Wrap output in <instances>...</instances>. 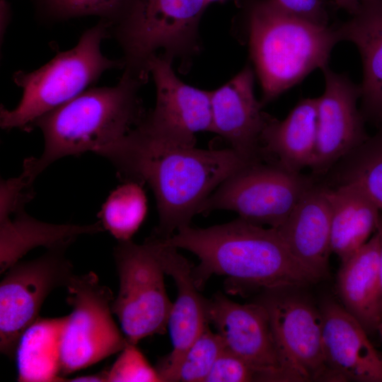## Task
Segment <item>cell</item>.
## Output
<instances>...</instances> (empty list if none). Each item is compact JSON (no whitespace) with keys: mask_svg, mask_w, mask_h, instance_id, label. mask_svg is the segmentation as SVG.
I'll return each mask as SVG.
<instances>
[{"mask_svg":"<svg viewBox=\"0 0 382 382\" xmlns=\"http://www.w3.org/2000/svg\"><path fill=\"white\" fill-rule=\"evenodd\" d=\"M97 154L108 158L125 181L149 185L158 214V224L153 234L161 238H168L189 226L216 188L250 163L231 148L202 149L163 145L138 126Z\"/></svg>","mask_w":382,"mask_h":382,"instance_id":"cell-1","label":"cell"},{"mask_svg":"<svg viewBox=\"0 0 382 382\" xmlns=\"http://www.w3.org/2000/svg\"><path fill=\"white\" fill-rule=\"evenodd\" d=\"M163 238L197 257L192 276L199 289L212 275L226 277L229 291L242 294L292 289L318 281L294 257L277 228L240 217L207 228L189 225Z\"/></svg>","mask_w":382,"mask_h":382,"instance_id":"cell-2","label":"cell"},{"mask_svg":"<svg viewBox=\"0 0 382 382\" xmlns=\"http://www.w3.org/2000/svg\"><path fill=\"white\" fill-rule=\"evenodd\" d=\"M144 83L125 70L114 86L87 89L41 116L34 127L42 132L44 150L39 158L25 159L23 173L33 182L59 158L97 153L127 136L146 114L139 97Z\"/></svg>","mask_w":382,"mask_h":382,"instance_id":"cell-3","label":"cell"},{"mask_svg":"<svg viewBox=\"0 0 382 382\" xmlns=\"http://www.w3.org/2000/svg\"><path fill=\"white\" fill-rule=\"evenodd\" d=\"M243 25L262 106L328 66L333 47L340 42L336 27L295 15L276 0L246 1Z\"/></svg>","mask_w":382,"mask_h":382,"instance_id":"cell-4","label":"cell"},{"mask_svg":"<svg viewBox=\"0 0 382 382\" xmlns=\"http://www.w3.org/2000/svg\"><path fill=\"white\" fill-rule=\"evenodd\" d=\"M112 24L101 20L82 35L75 47L58 53L38 69L16 72L13 81L23 96L13 110L1 106V127L30 130L38 118L87 90L105 71L125 66L123 60L109 59L101 51Z\"/></svg>","mask_w":382,"mask_h":382,"instance_id":"cell-5","label":"cell"},{"mask_svg":"<svg viewBox=\"0 0 382 382\" xmlns=\"http://www.w3.org/2000/svg\"><path fill=\"white\" fill-rule=\"evenodd\" d=\"M207 6L205 0H137L116 23L125 69L146 82L157 52L172 59L197 54L199 23Z\"/></svg>","mask_w":382,"mask_h":382,"instance_id":"cell-6","label":"cell"},{"mask_svg":"<svg viewBox=\"0 0 382 382\" xmlns=\"http://www.w3.org/2000/svg\"><path fill=\"white\" fill-rule=\"evenodd\" d=\"M114 257L120 289L112 311L127 340L137 345L144 337L165 333L173 303L153 239L141 244L119 241Z\"/></svg>","mask_w":382,"mask_h":382,"instance_id":"cell-7","label":"cell"},{"mask_svg":"<svg viewBox=\"0 0 382 382\" xmlns=\"http://www.w3.org/2000/svg\"><path fill=\"white\" fill-rule=\"evenodd\" d=\"M315 184L310 176L262 161L248 163L225 179L203 203L199 214L235 212L255 224L277 228Z\"/></svg>","mask_w":382,"mask_h":382,"instance_id":"cell-8","label":"cell"},{"mask_svg":"<svg viewBox=\"0 0 382 382\" xmlns=\"http://www.w3.org/2000/svg\"><path fill=\"white\" fill-rule=\"evenodd\" d=\"M66 287L72 310L62 339V376L120 352L128 343L112 317L113 294L94 272L73 275Z\"/></svg>","mask_w":382,"mask_h":382,"instance_id":"cell-9","label":"cell"},{"mask_svg":"<svg viewBox=\"0 0 382 382\" xmlns=\"http://www.w3.org/2000/svg\"><path fill=\"white\" fill-rule=\"evenodd\" d=\"M290 290L266 291L257 300L269 314L284 381H336L324 357L320 308Z\"/></svg>","mask_w":382,"mask_h":382,"instance_id":"cell-10","label":"cell"},{"mask_svg":"<svg viewBox=\"0 0 382 382\" xmlns=\"http://www.w3.org/2000/svg\"><path fill=\"white\" fill-rule=\"evenodd\" d=\"M66 249H50L43 255L10 267L0 284V350L15 357L23 332L40 316L47 296L54 289L66 286L72 265Z\"/></svg>","mask_w":382,"mask_h":382,"instance_id":"cell-11","label":"cell"},{"mask_svg":"<svg viewBox=\"0 0 382 382\" xmlns=\"http://www.w3.org/2000/svg\"><path fill=\"white\" fill-rule=\"evenodd\" d=\"M172 62L161 54L149 61L148 69L155 83L156 104L139 127L163 145L194 147L197 133L212 132L211 91L185 83L173 71Z\"/></svg>","mask_w":382,"mask_h":382,"instance_id":"cell-12","label":"cell"},{"mask_svg":"<svg viewBox=\"0 0 382 382\" xmlns=\"http://www.w3.org/2000/svg\"><path fill=\"white\" fill-rule=\"evenodd\" d=\"M32 183L23 173L17 178L1 181V274L36 247L66 249L78 236L103 231L100 223L58 225L33 218L25 211V204L33 196Z\"/></svg>","mask_w":382,"mask_h":382,"instance_id":"cell-13","label":"cell"},{"mask_svg":"<svg viewBox=\"0 0 382 382\" xmlns=\"http://www.w3.org/2000/svg\"><path fill=\"white\" fill-rule=\"evenodd\" d=\"M325 87L317 99V139L311 167L316 175L328 172L340 160L364 143L369 137L366 122L357 103L359 85L345 74L322 69Z\"/></svg>","mask_w":382,"mask_h":382,"instance_id":"cell-14","label":"cell"},{"mask_svg":"<svg viewBox=\"0 0 382 382\" xmlns=\"http://www.w3.org/2000/svg\"><path fill=\"white\" fill-rule=\"evenodd\" d=\"M206 316L225 349L263 372L268 381L284 382L269 314L261 302L242 304L219 292L207 299Z\"/></svg>","mask_w":382,"mask_h":382,"instance_id":"cell-15","label":"cell"},{"mask_svg":"<svg viewBox=\"0 0 382 382\" xmlns=\"http://www.w3.org/2000/svg\"><path fill=\"white\" fill-rule=\"evenodd\" d=\"M164 272L173 279L177 288L175 301L168 320L172 349L156 367L161 381L173 382L187 350L208 324L206 302L193 276L192 266L178 252L159 236L151 235Z\"/></svg>","mask_w":382,"mask_h":382,"instance_id":"cell-16","label":"cell"},{"mask_svg":"<svg viewBox=\"0 0 382 382\" xmlns=\"http://www.w3.org/2000/svg\"><path fill=\"white\" fill-rule=\"evenodd\" d=\"M255 71L246 66L219 88L211 91L212 132L248 163L263 161L261 136L271 116L254 93Z\"/></svg>","mask_w":382,"mask_h":382,"instance_id":"cell-17","label":"cell"},{"mask_svg":"<svg viewBox=\"0 0 382 382\" xmlns=\"http://www.w3.org/2000/svg\"><path fill=\"white\" fill-rule=\"evenodd\" d=\"M325 363L336 381L382 382V355L361 323L332 300L320 308Z\"/></svg>","mask_w":382,"mask_h":382,"instance_id":"cell-18","label":"cell"},{"mask_svg":"<svg viewBox=\"0 0 382 382\" xmlns=\"http://www.w3.org/2000/svg\"><path fill=\"white\" fill-rule=\"evenodd\" d=\"M294 257L318 280L328 273L331 210L327 185L314 184L277 228Z\"/></svg>","mask_w":382,"mask_h":382,"instance_id":"cell-19","label":"cell"},{"mask_svg":"<svg viewBox=\"0 0 382 382\" xmlns=\"http://www.w3.org/2000/svg\"><path fill=\"white\" fill-rule=\"evenodd\" d=\"M340 40L352 42L362 62L360 110L366 121L382 126V0H369L336 27Z\"/></svg>","mask_w":382,"mask_h":382,"instance_id":"cell-20","label":"cell"},{"mask_svg":"<svg viewBox=\"0 0 382 382\" xmlns=\"http://www.w3.org/2000/svg\"><path fill=\"white\" fill-rule=\"evenodd\" d=\"M336 288L342 306L367 333L382 321L379 241L376 232L357 251L341 262Z\"/></svg>","mask_w":382,"mask_h":382,"instance_id":"cell-21","label":"cell"},{"mask_svg":"<svg viewBox=\"0 0 382 382\" xmlns=\"http://www.w3.org/2000/svg\"><path fill=\"white\" fill-rule=\"evenodd\" d=\"M317 99L301 100L283 120L271 117L261 136L263 161L289 171L311 168L317 139Z\"/></svg>","mask_w":382,"mask_h":382,"instance_id":"cell-22","label":"cell"},{"mask_svg":"<svg viewBox=\"0 0 382 382\" xmlns=\"http://www.w3.org/2000/svg\"><path fill=\"white\" fill-rule=\"evenodd\" d=\"M327 196L331 210V251L342 262L376 232L381 210L352 185L327 186Z\"/></svg>","mask_w":382,"mask_h":382,"instance_id":"cell-23","label":"cell"},{"mask_svg":"<svg viewBox=\"0 0 382 382\" xmlns=\"http://www.w3.org/2000/svg\"><path fill=\"white\" fill-rule=\"evenodd\" d=\"M68 315L39 317L22 334L15 359L20 382H62V339Z\"/></svg>","mask_w":382,"mask_h":382,"instance_id":"cell-24","label":"cell"},{"mask_svg":"<svg viewBox=\"0 0 382 382\" xmlns=\"http://www.w3.org/2000/svg\"><path fill=\"white\" fill-rule=\"evenodd\" d=\"M332 168L336 185L356 186L382 210V126Z\"/></svg>","mask_w":382,"mask_h":382,"instance_id":"cell-25","label":"cell"},{"mask_svg":"<svg viewBox=\"0 0 382 382\" xmlns=\"http://www.w3.org/2000/svg\"><path fill=\"white\" fill-rule=\"evenodd\" d=\"M142 185L125 181L110 193L99 212L100 223L118 241L131 240L145 219L147 200Z\"/></svg>","mask_w":382,"mask_h":382,"instance_id":"cell-26","label":"cell"},{"mask_svg":"<svg viewBox=\"0 0 382 382\" xmlns=\"http://www.w3.org/2000/svg\"><path fill=\"white\" fill-rule=\"evenodd\" d=\"M40 11L54 19L85 16H99L112 23L119 22L137 0H35Z\"/></svg>","mask_w":382,"mask_h":382,"instance_id":"cell-27","label":"cell"},{"mask_svg":"<svg viewBox=\"0 0 382 382\" xmlns=\"http://www.w3.org/2000/svg\"><path fill=\"white\" fill-rule=\"evenodd\" d=\"M224 349L221 338L216 332L212 331L208 323L187 350L174 381L205 382Z\"/></svg>","mask_w":382,"mask_h":382,"instance_id":"cell-28","label":"cell"},{"mask_svg":"<svg viewBox=\"0 0 382 382\" xmlns=\"http://www.w3.org/2000/svg\"><path fill=\"white\" fill-rule=\"evenodd\" d=\"M107 382H158L161 377L137 345L128 343L114 364L106 370Z\"/></svg>","mask_w":382,"mask_h":382,"instance_id":"cell-29","label":"cell"},{"mask_svg":"<svg viewBox=\"0 0 382 382\" xmlns=\"http://www.w3.org/2000/svg\"><path fill=\"white\" fill-rule=\"evenodd\" d=\"M268 381L265 374L241 357L224 349L205 382Z\"/></svg>","mask_w":382,"mask_h":382,"instance_id":"cell-30","label":"cell"},{"mask_svg":"<svg viewBox=\"0 0 382 382\" xmlns=\"http://www.w3.org/2000/svg\"><path fill=\"white\" fill-rule=\"evenodd\" d=\"M292 13L314 23L328 25V17L322 0H276Z\"/></svg>","mask_w":382,"mask_h":382,"instance_id":"cell-31","label":"cell"},{"mask_svg":"<svg viewBox=\"0 0 382 382\" xmlns=\"http://www.w3.org/2000/svg\"><path fill=\"white\" fill-rule=\"evenodd\" d=\"M0 31L1 39L4 36L11 17V7L6 0H0Z\"/></svg>","mask_w":382,"mask_h":382,"instance_id":"cell-32","label":"cell"},{"mask_svg":"<svg viewBox=\"0 0 382 382\" xmlns=\"http://www.w3.org/2000/svg\"><path fill=\"white\" fill-rule=\"evenodd\" d=\"M369 0H332L333 3L338 7L346 10L349 13H354L358 8L365 1Z\"/></svg>","mask_w":382,"mask_h":382,"instance_id":"cell-33","label":"cell"},{"mask_svg":"<svg viewBox=\"0 0 382 382\" xmlns=\"http://www.w3.org/2000/svg\"><path fill=\"white\" fill-rule=\"evenodd\" d=\"M66 381H76V382H84V381H93V382H107L106 370L98 374L79 376L72 378H69Z\"/></svg>","mask_w":382,"mask_h":382,"instance_id":"cell-34","label":"cell"},{"mask_svg":"<svg viewBox=\"0 0 382 382\" xmlns=\"http://www.w3.org/2000/svg\"><path fill=\"white\" fill-rule=\"evenodd\" d=\"M376 233L379 241V274L381 288V311H382V214L381 213Z\"/></svg>","mask_w":382,"mask_h":382,"instance_id":"cell-35","label":"cell"},{"mask_svg":"<svg viewBox=\"0 0 382 382\" xmlns=\"http://www.w3.org/2000/svg\"><path fill=\"white\" fill-rule=\"evenodd\" d=\"M377 332L379 334V336L382 340V321L380 323V324L378 326Z\"/></svg>","mask_w":382,"mask_h":382,"instance_id":"cell-36","label":"cell"},{"mask_svg":"<svg viewBox=\"0 0 382 382\" xmlns=\"http://www.w3.org/2000/svg\"><path fill=\"white\" fill-rule=\"evenodd\" d=\"M224 0H205L207 5L210 4L211 3L216 2V1H223Z\"/></svg>","mask_w":382,"mask_h":382,"instance_id":"cell-37","label":"cell"}]
</instances>
